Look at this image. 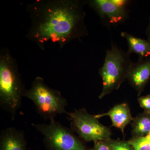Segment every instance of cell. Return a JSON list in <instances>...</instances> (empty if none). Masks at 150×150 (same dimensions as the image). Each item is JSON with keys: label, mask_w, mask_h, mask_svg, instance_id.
I'll use <instances>...</instances> for the list:
<instances>
[{"label": "cell", "mask_w": 150, "mask_h": 150, "mask_svg": "<svg viewBox=\"0 0 150 150\" xmlns=\"http://www.w3.org/2000/svg\"><path fill=\"white\" fill-rule=\"evenodd\" d=\"M86 1L36 0L28 4L30 26L26 38L44 51L48 43L62 49L76 39L88 35L84 7Z\"/></svg>", "instance_id": "1"}, {"label": "cell", "mask_w": 150, "mask_h": 150, "mask_svg": "<svg viewBox=\"0 0 150 150\" xmlns=\"http://www.w3.org/2000/svg\"><path fill=\"white\" fill-rule=\"evenodd\" d=\"M25 90L16 59L8 48L3 47L0 51V105L12 120L20 108Z\"/></svg>", "instance_id": "2"}, {"label": "cell", "mask_w": 150, "mask_h": 150, "mask_svg": "<svg viewBox=\"0 0 150 150\" xmlns=\"http://www.w3.org/2000/svg\"><path fill=\"white\" fill-rule=\"evenodd\" d=\"M130 55L114 44L106 51L104 63L99 70L102 80V91L98 96L100 99L118 89L127 79L133 64Z\"/></svg>", "instance_id": "3"}, {"label": "cell", "mask_w": 150, "mask_h": 150, "mask_svg": "<svg viewBox=\"0 0 150 150\" xmlns=\"http://www.w3.org/2000/svg\"><path fill=\"white\" fill-rule=\"evenodd\" d=\"M24 97L33 103L38 113L45 120H54L57 115L68 112L67 100L59 91L48 86L41 77L35 78Z\"/></svg>", "instance_id": "4"}, {"label": "cell", "mask_w": 150, "mask_h": 150, "mask_svg": "<svg viewBox=\"0 0 150 150\" xmlns=\"http://www.w3.org/2000/svg\"><path fill=\"white\" fill-rule=\"evenodd\" d=\"M32 126L42 135L49 150H91L71 129L55 119L49 121L48 124L33 123Z\"/></svg>", "instance_id": "5"}, {"label": "cell", "mask_w": 150, "mask_h": 150, "mask_svg": "<svg viewBox=\"0 0 150 150\" xmlns=\"http://www.w3.org/2000/svg\"><path fill=\"white\" fill-rule=\"evenodd\" d=\"M67 114L71 129L83 141L94 142L110 139L112 132L110 128L102 125L95 115H91L85 108L75 109Z\"/></svg>", "instance_id": "6"}, {"label": "cell", "mask_w": 150, "mask_h": 150, "mask_svg": "<svg viewBox=\"0 0 150 150\" xmlns=\"http://www.w3.org/2000/svg\"><path fill=\"white\" fill-rule=\"evenodd\" d=\"M128 1L88 0V5L98 15L103 24L108 27H115L129 18L126 9Z\"/></svg>", "instance_id": "7"}, {"label": "cell", "mask_w": 150, "mask_h": 150, "mask_svg": "<svg viewBox=\"0 0 150 150\" xmlns=\"http://www.w3.org/2000/svg\"><path fill=\"white\" fill-rule=\"evenodd\" d=\"M150 79V57L139 59L133 63L129 70L127 80L140 96Z\"/></svg>", "instance_id": "8"}, {"label": "cell", "mask_w": 150, "mask_h": 150, "mask_svg": "<svg viewBox=\"0 0 150 150\" xmlns=\"http://www.w3.org/2000/svg\"><path fill=\"white\" fill-rule=\"evenodd\" d=\"M0 150H27L24 132L14 127L3 130L0 135Z\"/></svg>", "instance_id": "9"}, {"label": "cell", "mask_w": 150, "mask_h": 150, "mask_svg": "<svg viewBox=\"0 0 150 150\" xmlns=\"http://www.w3.org/2000/svg\"><path fill=\"white\" fill-rule=\"evenodd\" d=\"M95 115L98 119L104 116H109L112 122V126L120 129L123 134L125 127L134 119L130 108L126 103L116 105L107 112Z\"/></svg>", "instance_id": "10"}, {"label": "cell", "mask_w": 150, "mask_h": 150, "mask_svg": "<svg viewBox=\"0 0 150 150\" xmlns=\"http://www.w3.org/2000/svg\"><path fill=\"white\" fill-rule=\"evenodd\" d=\"M121 37L124 38L128 43L129 54L134 53L139 56V59L150 57V42L147 39L136 37L129 33H121Z\"/></svg>", "instance_id": "11"}, {"label": "cell", "mask_w": 150, "mask_h": 150, "mask_svg": "<svg viewBox=\"0 0 150 150\" xmlns=\"http://www.w3.org/2000/svg\"><path fill=\"white\" fill-rule=\"evenodd\" d=\"M133 137L147 136L150 131V112L144 111L134 118L131 122Z\"/></svg>", "instance_id": "12"}, {"label": "cell", "mask_w": 150, "mask_h": 150, "mask_svg": "<svg viewBox=\"0 0 150 150\" xmlns=\"http://www.w3.org/2000/svg\"><path fill=\"white\" fill-rule=\"evenodd\" d=\"M134 150H150V137H133L127 141Z\"/></svg>", "instance_id": "13"}, {"label": "cell", "mask_w": 150, "mask_h": 150, "mask_svg": "<svg viewBox=\"0 0 150 150\" xmlns=\"http://www.w3.org/2000/svg\"><path fill=\"white\" fill-rule=\"evenodd\" d=\"M105 141L112 150H134L127 141L113 140L111 138Z\"/></svg>", "instance_id": "14"}, {"label": "cell", "mask_w": 150, "mask_h": 150, "mask_svg": "<svg viewBox=\"0 0 150 150\" xmlns=\"http://www.w3.org/2000/svg\"><path fill=\"white\" fill-rule=\"evenodd\" d=\"M138 101L140 106L144 111L150 112V94L139 97Z\"/></svg>", "instance_id": "15"}, {"label": "cell", "mask_w": 150, "mask_h": 150, "mask_svg": "<svg viewBox=\"0 0 150 150\" xmlns=\"http://www.w3.org/2000/svg\"><path fill=\"white\" fill-rule=\"evenodd\" d=\"M91 150H112L105 141H97L94 142L93 147Z\"/></svg>", "instance_id": "16"}, {"label": "cell", "mask_w": 150, "mask_h": 150, "mask_svg": "<svg viewBox=\"0 0 150 150\" xmlns=\"http://www.w3.org/2000/svg\"><path fill=\"white\" fill-rule=\"evenodd\" d=\"M145 33H146V36L147 38V40L150 42V15L149 18V23L146 28Z\"/></svg>", "instance_id": "17"}, {"label": "cell", "mask_w": 150, "mask_h": 150, "mask_svg": "<svg viewBox=\"0 0 150 150\" xmlns=\"http://www.w3.org/2000/svg\"><path fill=\"white\" fill-rule=\"evenodd\" d=\"M147 136H149V137H150V131L149 133V134H148V135H147Z\"/></svg>", "instance_id": "18"}]
</instances>
